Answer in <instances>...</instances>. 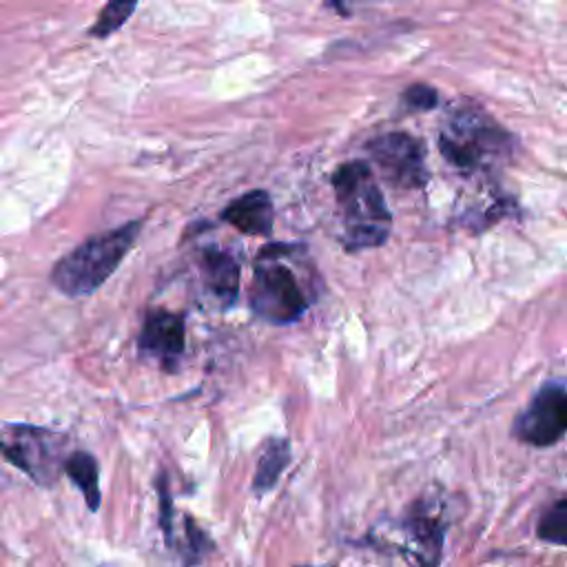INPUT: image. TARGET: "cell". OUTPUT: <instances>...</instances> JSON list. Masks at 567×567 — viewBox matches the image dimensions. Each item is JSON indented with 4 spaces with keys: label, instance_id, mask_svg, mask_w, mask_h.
Wrapping results in <instances>:
<instances>
[{
    "label": "cell",
    "instance_id": "5",
    "mask_svg": "<svg viewBox=\"0 0 567 567\" xmlns=\"http://www.w3.org/2000/svg\"><path fill=\"white\" fill-rule=\"evenodd\" d=\"M66 441L58 432L35 425H4L0 454L40 485H53L64 470Z\"/></svg>",
    "mask_w": 567,
    "mask_h": 567
},
{
    "label": "cell",
    "instance_id": "16",
    "mask_svg": "<svg viewBox=\"0 0 567 567\" xmlns=\"http://www.w3.org/2000/svg\"><path fill=\"white\" fill-rule=\"evenodd\" d=\"M403 100L410 109H416V111H430L432 106H436V91L427 84H412L405 89L403 93Z\"/></svg>",
    "mask_w": 567,
    "mask_h": 567
},
{
    "label": "cell",
    "instance_id": "10",
    "mask_svg": "<svg viewBox=\"0 0 567 567\" xmlns=\"http://www.w3.org/2000/svg\"><path fill=\"white\" fill-rule=\"evenodd\" d=\"M202 272L208 290L226 306L235 301L239 290V266L237 261L217 248H208L202 259Z\"/></svg>",
    "mask_w": 567,
    "mask_h": 567
},
{
    "label": "cell",
    "instance_id": "15",
    "mask_svg": "<svg viewBox=\"0 0 567 567\" xmlns=\"http://www.w3.org/2000/svg\"><path fill=\"white\" fill-rule=\"evenodd\" d=\"M538 538L556 545H567V496L558 498L538 520Z\"/></svg>",
    "mask_w": 567,
    "mask_h": 567
},
{
    "label": "cell",
    "instance_id": "4",
    "mask_svg": "<svg viewBox=\"0 0 567 567\" xmlns=\"http://www.w3.org/2000/svg\"><path fill=\"white\" fill-rule=\"evenodd\" d=\"M281 250L284 246H266L261 250L248 292L252 312L270 323L297 321L308 308L297 277L279 261Z\"/></svg>",
    "mask_w": 567,
    "mask_h": 567
},
{
    "label": "cell",
    "instance_id": "13",
    "mask_svg": "<svg viewBox=\"0 0 567 567\" xmlns=\"http://www.w3.org/2000/svg\"><path fill=\"white\" fill-rule=\"evenodd\" d=\"M410 534L425 547V551H439L441 538H443V525L439 523V516L434 509H425L423 505H416V509L408 518Z\"/></svg>",
    "mask_w": 567,
    "mask_h": 567
},
{
    "label": "cell",
    "instance_id": "2",
    "mask_svg": "<svg viewBox=\"0 0 567 567\" xmlns=\"http://www.w3.org/2000/svg\"><path fill=\"white\" fill-rule=\"evenodd\" d=\"M439 148L443 157L463 173L492 171L501 166L512 151V137L489 115L476 106L456 109L445 122Z\"/></svg>",
    "mask_w": 567,
    "mask_h": 567
},
{
    "label": "cell",
    "instance_id": "12",
    "mask_svg": "<svg viewBox=\"0 0 567 567\" xmlns=\"http://www.w3.org/2000/svg\"><path fill=\"white\" fill-rule=\"evenodd\" d=\"M64 472L82 489V494L86 498V505L91 509H97V505H100V483H97L95 458L86 452H73L64 461Z\"/></svg>",
    "mask_w": 567,
    "mask_h": 567
},
{
    "label": "cell",
    "instance_id": "7",
    "mask_svg": "<svg viewBox=\"0 0 567 567\" xmlns=\"http://www.w3.org/2000/svg\"><path fill=\"white\" fill-rule=\"evenodd\" d=\"M516 436L529 445L547 447L567 432V390L563 385H545L529 401L527 410L516 419Z\"/></svg>",
    "mask_w": 567,
    "mask_h": 567
},
{
    "label": "cell",
    "instance_id": "11",
    "mask_svg": "<svg viewBox=\"0 0 567 567\" xmlns=\"http://www.w3.org/2000/svg\"><path fill=\"white\" fill-rule=\"evenodd\" d=\"M290 461V447L286 441L277 439V441H270L264 452L259 454V461H257V470H255V481H252V487L257 494H264L268 492L277 478L281 476V472L286 470Z\"/></svg>",
    "mask_w": 567,
    "mask_h": 567
},
{
    "label": "cell",
    "instance_id": "1",
    "mask_svg": "<svg viewBox=\"0 0 567 567\" xmlns=\"http://www.w3.org/2000/svg\"><path fill=\"white\" fill-rule=\"evenodd\" d=\"M332 188L343 221L348 250L381 246L392 226V215L368 162H348L332 175Z\"/></svg>",
    "mask_w": 567,
    "mask_h": 567
},
{
    "label": "cell",
    "instance_id": "14",
    "mask_svg": "<svg viewBox=\"0 0 567 567\" xmlns=\"http://www.w3.org/2000/svg\"><path fill=\"white\" fill-rule=\"evenodd\" d=\"M140 0H109L104 4V9L100 11L95 24L91 27V35L95 38H106L111 33H115L135 11Z\"/></svg>",
    "mask_w": 567,
    "mask_h": 567
},
{
    "label": "cell",
    "instance_id": "6",
    "mask_svg": "<svg viewBox=\"0 0 567 567\" xmlns=\"http://www.w3.org/2000/svg\"><path fill=\"white\" fill-rule=\"evenodd\" d=\"M372 162L381 175L401 188H416L425 184V155L419 140L408 133H385L368 144Z\"/></svg>",
    "mask_w": 567,
    "mask_h": 567
},
{
    "label": "cell",
    "instance_id": "9",
    "mask_svg": "<svg viewBox=\"0 0 567 567\" xmlns=\"http://www.w3.org/2000/svg\"><path fill=\"white\" fill-rule=\"evenodd\" d=\"M221 219L246 235H268L272 230V202L266 190H250L221 210Z\"/></svg>",
    "mask_w": 567,
    "mask_h": 567
},
{
    "label": "cell",
    "instance_id": "8",
    "mask_svg": "<svg viewBox=\"0 0 567 567\" xmlns=\"http://www.w3.org/2000/svg\"><path fill=\"white\" fill-rule=\"evenodd\" d=\"M140 350L144 357H155L162 365L173 368L184 350V319L182 315L155 310L146 317Z\"/></svg>",
    "mask_w": 567,
    "mask_h": 567
},
{
    "label": "cell",
    "instance_id": "17",
    "mask_svg": "<svg viewBox=\"0 0 567 567\" xmlns=\"http://www.w3.org/2000/svg\"><path fill=\"white\" fill-rule=\"evenodd\" d=\"M365 4V2H374V0H330V7L332 9H337L341 16H348V13H352V9L357 7V4Z\"/></svg>",
    "mask_w": 567,
    "mask_h": 567
},
{
    "label": "cell",
    "instance_id": "3",
    "mask_svg": "<svg viewBox=\"0 0 567 567\" xmlns=\"http://www.w3.org/2000/svg\"><path fill=\"white\" fill-rule=\"evenodd\" d=\"M140 226V221H131L80 244L55 264L53 286L66 297H84L97 290L135 244Z\"/></svg>",
    "mask_w": 567,
    "mask_h": 567
}]
</instances>
